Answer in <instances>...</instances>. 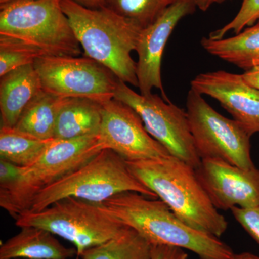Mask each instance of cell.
Listing matches in <instances>:
<instances>
[{"instance_id":"cell-34","label":"cell","mask_w":259,"mask_h":259,"mask_svg":"<svg viewBox=\"0 0 259 259\" xmlns=\"http://www.w3.org/2000/svg\"><path fill=\"white\" fill-rule=\"evenodd\" d=\"M259 22V21H258Z\"/></svg>"},{"instance_id":"cell-16","label":"cell","mask_w":259,"mask_h":259,"mask_svg":"<svg viewBox=\"0 0 259 259\" xmlns=\"http://www.w3.org/2000/svg\"><path fill=\"white\" fill-rule=\"evenodd\" d=\"M0 247V259H70L77 255L75 248L65 246L55 235L42 228L22 227Z\"/></svg>"},{"instance_id":"cell-13","label":"cell","mask_w":259,"mask_h":259,"mask_svg":"<svg viewBox=\"0 0 259 259\" xmlns=\"http://www.w3.org/2000/svg\"><path fill=\"white\" fill-rule=\"evenodd\" d=\"M196 8L194 0H175L156 21L141 30L136 49L139 56L137 77L141 95H151L156 88L166 101H170L162 83V57L175 27L182 19L193 13Z\"/></svg>"},{"instance_id":"cell-23","label":"cell","mask_w":259,"mask_h":259,"mask_svg":"<svg viewBox=\"0 0 259 259\" xmlns=\"http://www.w3.org/2000/svg\"><path fill=\"white\" fill-rule=\"evenodd\" d=\"M49 56L45 51L15 37L0 35V77L13 70L34 64Z\"/></svg>"},{"instance_id":"cell-9","label":"cell","mask_w":259,"mask_h":259,"mask_svg":"<svg viewBox=\"0 0 259 259\" xmlns=\"http://www.w3.org/2000/svg\"><path fill=\"white\" fill-rule=\"evenodd\" d=\"M114 99L132 107L141 117L148 134L171 156L195 169L199 166L202 159L194 146L187 111L158 95L136 93L120 79Z\"/></svg>"},{"instance_id":"cell-29","label":"cell","mask_w":259,"mask_h":259,"mask_svg":"<svg viewBox=\"0 0 259 259\" xmlns=\"http://www.w3.org/2000/svg\"><path fill=\"white\" fill-rule=\"evenodd\" d=\"M74 1L90 9H100L105 7V0H74Z\"/></svg>"},{"instance_id":"cell-21","label":"cell","mask_w":259,"mask_h":259,"mask_svg":"<svg viewBox=\"0 0 259 259\" xmlns=\"http://www.w3.org/2000/svg\"><path fill=\"white\" fill-rule=\"evenodd\" d=\"M77 258L152 259V245L129 228L120 236L85 250Z\"/></svg>"},{"instance_id":"cell-7","label":"cell","mask_w":259,"mask_h":259,"mask_svg":"<svg viewBox=\"0 0 259 259\" xmlns=\"http://www.w3.org/2000/svg\"><path fill=\"white\" fill-rule=\"evenodd\" d=\"M0 35L20 39L50 56L81 54L61 0H13L0 5Z\"/></svg>"},{"instance_id":"cell-12","label":"cell","mask_w":259,"mask_h":259,"mask_svg":"<svg viewBox=\"0 0 259 259\" xmlns=\"http://www.w3.org/2000/svg\"><path fill=\"white\" fill-rule=\"evenodd\" d=\"M196 173L218 209L259 206V169H244L218 158L202 159Z\"/></svg>"},{"instance_id":"cell-33","label":"cell","mask_w":259,"mask_h":259,"mask_svg":"<svg viewBox=\"0 0 259 259\" xmlns=\"http://www.w3.org/2000/svg\"><path fill=\"white\" fill-rule=\"evenodd\" d=\"M77 259H80V258H77Z\"/></svg>"},{"instance_id":"cell-2","label":"cell","mask_w":259,"mask_h":259,"mask_svg":"<svg viewBox=\"0 0 259 259\" xmlns=\"http://www.w3.org/2000/svg\"><path fill=\"white\" fill-rule=\"evenodd\" d=\"M126 162L133 175L184 222L218 238L226 233L228 222L213 205L193 167L171 155Z\"/></svg>"},{"instance_id":"cell-17","label":"cell","mask_w":259,"mask_h":259,"mask_svg":"<svg viewBox=\"0 0 259 259\" xmlns=\"http://www.w3.org/2000/svg\"><path fill=\"white\" fill-rule=\"evenodd\" d=\"M102 104L88 98H66L56 121L54 139L71 140L100 134Z\"/></svg>"},{"instance_id":"cell-19","label":"cell","mask_w":259,"mask_h":259,"mask_svg":"<svg viewBox=\"0 0 259 259\" xmlns=\"http://www.w3.org/2000/svg\"><path fill=\"white\" fill-rule=\"evenodd\" d=\"M66 99L42 90L22 112L15 128L37 139H54L58 115Z\"/></svg>"},{"instance_id":"cell-22","label":"cell","mask_w":259,"mask_h":259,"mask_svg":"<svg viewBox=\"0 0 259 259\" xmlns=\"http://www.w3.org/2000/svg\"><path fill=\"white\" fill-rule=\"evenodd\" d=\"M105 7L141 29L147 28L175 0H105Z\"/></svg>"},{"instance_id":"cell-26","label":"cell","mask_w":259,"mask_h":259,"mask_svg":"<svg viewBox=\"0 0 259 259\" xmlns=\"http://www.w3.org/2000/svg\"><path fill=\"white\" fill-rule=\"evenodd\" d=\"M23 167L11 162L0 159V186L10 185L21 175Z\"/></svg>"},{"instance_id":"cell-5","label":"cell","mask_w":259,"mask_h":259,"mask_svg":"<svg viewBox=\"0 0 259 259\" xmlns=\"http://www.w3.org/2000/svg\"><path fill=\"white\" fill-rule=\"evenodd\" d=\"M105 149L100 136L71 140L54 139L36 161L23 167L19 179L0 186V207L12 218L28 210L39 192L74 171Z\"/></svg>"},{"instance_id":"cell-20","label":"cell","mask_w":259,"mask_h":259,"mask_svg":"<svg viewBox=\"0 0 259 259\" xmlns=\"http://www.w3.org/2000/svg\"><path fill=\"white\" fill-rule=\"evenodd\" d=\"M54 139H37L15 127L1 125L0 159L20 166H30L41 156Z\"/></svg>"},{"instance_id":"cell-8","label":"cell","mask_w":259,"mask_h":259,"mask_svg":"<svg viewBox=\"0 0 259 259\" xmlns=\"http://www.w3.org/2000/svg\"><path fill=\"white\" fill-rule=\"evenodd\" d=\"M187 113L201 159L218 158L244 169L255 168L251 136L239 122L220 114L192 89L187 95Z\"/></svg>"},{"instance_id":"cell-28","label":"cell","mask_w":259,"mask_h":259,"mask_svg":"<svg viewBox=\"0 0 259 259\" xmlns=\"http://www.w3.org/2000/svg\"><path fill=\"white\" fill-rule=\"evenodd\" d=\"M242 76L249 84L259 90V67L245 71Z\"/></svg>"},{"instance_id":"cell-18","label":"cell","mask_w":259,"mask_h":259,"mask_svg":"<svg viewBox=\"0 0 259 259\" xmlns=\"http://www.w3.org/2000/svg\"><path fill=\"white\" fill-rule=\"evenodd\" d=\"M201 45L209 54L245 71L259 67V22L228 38L203 37Z\"/></svg>"},{"instance_id":"cell-24","label":"cell","mask_w":259,"mask_h":259,"mask_svg":"<svg viewBox=\"0 0 259 259\" xmlns=\"http://www.w3.org/2000/svg\"><path fill=\"white\" fill-rule=\"evenodd\" d=\"M259 21V0H242L239 11L236 16L222 28L214 30L209 37L214 40L224 38L229 32L239 33L242 30L255 25Z\"/></svg>"},{"instance_id":"cell-27","label":"cell","mask_w":259,"mask_h":259,"mask_svg":"<svg viewBox=\"0 0 259 259\" xmlns=\"http://www.w3.org/2000/svg\"><path fill=\"white\" fill-rule=\"evenodd\" d=\"M152 259H188V255L177 247L152 245Z\"/></svg>"},{"instance_id":"cell-3","label":"cell","mask_w":259,"mask_h":259,"mask_svg":"<svg viewBox=\"0 0 259 259\" xmlns=\"http://www.w3.org/2000/svg\"><path fill=\"white\" fill-rule=\"evenodd\" d=\"M83 56L112 71L120 81L139 88L137 63L131 56L143 29L104 7L90 9L74 0H61Z\"/></svg>"},{"instance_id":"cell-10","label":"cell","mask_w":259,"mask_h":259,"mask_svg":"<svg viewBox=\"0 0 259 259\" xmlns=\"http://www.w3.org/2000/svg\"><path fill=\"white\" fill-rule=\"evenodd\" d=\"M33 65L47 93L61 98H88L100 104L114 98L118 78L87 56H45Z\"/></svg>"},{"instance_id":"cell-30","label":"cell","mask_w":259,"mask_h":259,"mask_svg":"<svg viewBox=\"0 0 259 259\" xmlns=\"http://www.w3.org/2000/svg\"><path fill=\"white\" fill-rule=\"evenodd\" d=\"M226 1L228 0H194V3L197 8L204 12L214 4H221Z\"/></svg>"},{"instance_id":"cell-15","label":"cell","mask_w":259,"mask_h":259,"mask_svg":"<svg viewBox=\"0 0 259 259\" xmlns=\"http://www.w3.org/2000/svg\"><path fill=\"white\" fill-rule=\"evenodd\" d=\"M42 90L33 64L7 73L0 79L2 125L15 127L22 112Z\"/></svg>"},{"instance_id":"cell-11","label":"cell","mask_w":259,"mask_h":259,"mask_svg":"<svg viewBox=\"0 0 259 259\" xmlns=\"http://www.w3.org/2000/svg\"><path fill=\"white\" fill-rule=\"evenodd\" d=\"M100 140L127 161L169 156V153L145 128L141 117L132 107L112 99L102 104Z\"/></svg>"},{"instance_id":"cell-6","label":"cell","mask_w":259,"mask_h":259,"mask_svg":"<svg viewBox=\"0 0 259 259\" xmlns=\"http://www.w3.org/2000/svg\"><path fill=\"white\" fill-rule=\"evenodd\" d=\"M15 226H33L51 232L74 245L79 258L85 250L113 239L129 227L111 215L102 203L66 197L39 212L25 211Z\"/></svg>"},{"instance_id":"cell-25","label":"cell","mask_w":259,"mask_h":259,"mask_svg":"<svg viewBox=\"0 0 259 259\" xmlns=\"http://www.w3.org/2000/svg\"><path fill=\"white\" fill-rule=\"evenodd\" d=\"M231 211L237 222L259 245V206L250 208L236 207Z\"/></svg>"},{"instance_id":"cell-4","label":"cell","mask_w":259,"mask_h":259,"mask_svg":"<svg viewBox=\"0 0 259 259\" xmlns=\"http://www.w3.org/2000/svg\"><path fill=\"white\" fill-rule=\"evenodd\" d=\"M126 192L158 198L133 175L125 159L111 149H104L82 166L39 192L27 211L39 212L66 197L103 203L113 196Z\"/></svg>"},{"instance_id":"cell-14","label":"cell","mask_w":259,"mask_h":259,"mask_svg":"<svg viewBox=\"0 0 259 259\" xmlns=\"http://www.w3.org/2000/svg\"><path fill=\"white\" fill-rule=\"evenodd\" d=\"M191 89L217 100L250 136L259 133V90L242 74L222 70L204 73L192 80Z\"/></svg>"},{"instance_id":"cell-31","label":"cell","mask_w":259,"mask_h":259,"mask_svg":"<svg viewBox=\"0 0 259 259\" xmlns=\"http://www.w3.org/2000/svg\"><path fill=\"white\" fill-rule=\"evenodd\" d=\"M232 259H259V256L249 252H243L238 254L235 253Z\"/></svg>"},{"instance_id":"cell-1","label":"cell","mask_w":259,"mask_h":259,"mask_svg":"<svg viewBox=\"0 0 259 259\" xmlns=\"http://www.w3.org/2000/svg\"><path fill=\"white\" fill-rule=\"evenodd\" d=\"M102 204L111 215L139 233L151 245L189 250L199 259H232L235 254L218 237L184 222L161 199L126 192Z\"/></svg>"},{"instance_id":"cell-32","label":"cell","mask_w":259,"mask_h":259,"mask_svg":"<svg viewBox=\"0 0 259 259\" xmlns=\"http://www.w3.org/2000/svg\"><path fill=\"white\" fill-rule=\"evenodd\" d=\"M12 1H13V0H0V5L6 4V3Z\"/></svg>"}]
</instances>
